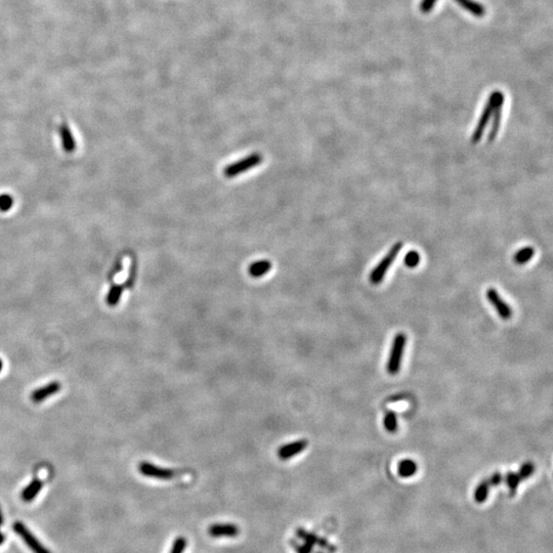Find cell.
<instances>
[{
  "mask_svg": "<svg viewBox=\"0 0 553 553\" xmlns=\"http://www.w3.org/2000/svg\"><path fill=\"white\" fill-rule=\"evenodd\" d=\"M402 247H403L402 242L394 243L392 247L389 249V251L387 252V254L383 257V259L373 268V271L370 274V282L372 284H374V285H378L379 283H381L383 281L384 276L387 273V270L390 267L394 259H396L397 256L399 255V253L402 250Z\"/></svg>",
  "mask_w": 553,
  "mask_h": 553,
  "instance_id": "1",
  "label": "cell"
},
{
  "mask_svg": "<svg viewBox=\"0 0 553 553\" xmlns=\"http://www.w3.org/2000/svg\"><path fill=\"white\" fill-rule=\"evenodd\" d=\"M406 343H407V336L404 333H398L393 339L390 355L388 357L387 365H386L387 372L391 375L398 374L400 372Z\"/></svg>",
  "mask_w": 553,
  "mask_h": 553,
  "instance_id": "2",
  "label": "cell"
},
{
  "mask_svg": "<svg viewBox=\"0 0 553 553\" xmlns=\"http://www.w3.org/2000/svg\"><path fill=\"white\" fill-rule=\"evenodd\" d=\"M496 94L497 91L492 92L490 94V97L484 107V110L482 112V115L478 121V124L476 126V129L473 131L472 135H471V139H470V143L473 145H477L478 143H480L483 134L487 128L488 123L490 121V119L492 118V114H493V111H494V107H495V102H496Z\"/></svg>",
  "mask_w": 553,
  "mask_h": 553,
  "instance_id": "3",
  "label": "cell"
},
{
  "mask_svg": "<svg viewBox=\"0 0 553 553\" xmlns=\"http://www.w3.org/2000/svg\"><path fill=\"white\" fill-rule=\"evenodd\" d=\"M261 162H262L261 154L258 153L251 154L248 157H246L245 159H242L238 162L232 163L231 165L227 166L224 169V173L227 178H235L237 176L241 175V173H244L245 171L259 165Z\"/></svg>",
  "mask_w": 553,
  "mask_h": 553,
  "instance_id": "4",
  "label": "cell"
},
{
  "mask_svg": "<svg viewBox=\"0 0 553 553\" xmlns=\"http://www.w3.org/2000/svg\"><path fill=\"white\" fill-rule=\"evenodd\" d=\"M138 470L145 477L161 481H169L176 477L175 470L159 467L149 462H141L138 466Z\"/></svg>",
  "mask_w": 553,
  "mask_h": 553,
  "instance_id": "5",
  "label": "cell"
},
{
  "mask_svg": "<svg viewBox=\"0 0 553 553\" xmlns=\"http://www.w3.org/2000/svg\"><path fill=\"white\" fill-rule=\"evenodd\" d=\"M13 530L24 540L26 545L32 550L33 553H51L35 538L33 534L24 526V524L15 523L13 525Z\"/></svg>",
  "mask_w": 553,
  "mask_h": 553,
  "instance_id": "6",
  "label": "cell"
},
{
  "mask_svg": "<svg viewBox=\"0 0 553 553\" xmlns=\"http://www.w3.org/2000/svg\"><path fill=\"white\" fill-rule=\"evenodd\" d=\"M503 104H504V94L501 91L497 90L495 107H494V111H493V114H492V118H493L492 126H491V129H490V131H489V134H488V141H489V143H493V141L496 139V137L498 135V131H499L500 124H501Z\"/></svg>",
  "mask_w": 553,
  "mask_h": 553,
  "instance_id": "7",
  "label": "cell"
},
{
  "mask_svg": "<svg viewBox=\"0 0 553 553\" xmlns=\"http://www.w3.org/2000/svg\"><path fill=\"white\" fill-rule=\"evenodd\" d=\"M487 298L491 305L495 307V309L497 310L498 314L503 320H508L511 318L512 315V310L510 308V307L504 302V300L501 298L500 294L498 293V291L494 288H490L487 290L486 292Z\"/></svg>",
  "mask_w": 553,
  "mask_h": 553,
  "instance_id": "8",
  "label": "cell"
},
{
  "mask_svg": "<svg viewBox=\"0 0 553 553\" xmlns=\"http://www.w3.org/2000/svg\"><path fill=\"white\" fill-rule=\"evenodd\" d=\"M307 446H308V441L307 439L295 440L293 442H290V444L280 447L278 451V456L281 460H288L290 458L304 452Z\"/></svg>",
  "mask_w": 553,
  "mask_h": 553,
  "instance_id": "9",
  "label": "cell"
},
{
  "mask_svg": "<svg viewBox=\"0 0 553 553\" xmlns=\"http://www.w3.org/2000/svg\"><path fill=\"white\" fill-rule=\"evenodd\" d=\"M240 530L236 525L233 524H214L208 529V534L213 538H234L239 535Z\"/></svg>",
  "mask_w": 553,
  "mask_h": 553,
  "instance_id": "10",
  "label": "cell"
},
{
  "mask_svg": "<svg viewBox=\"0 0 553 553\" xmlns=\"http://www.w3.org/2000/svg\"><path fill=\"white\" fill-rule=\"evenodd\" d=\"M60 390H61V384L57 381H54L38 389H35L32 392V394H31V399H32L34 403H41L47 398H50L54 396V394L58 393Z\"/></svg>",
  "mask_w": 553,
  "mask_h": 553,
  "instance_id": "11",
  "label": "cell"
},
{
  "mask_svg": "<svg viewBox=\"0 0 553 553\" xmlns=\"http://www.w3.org/2000/svg\"><path fill=\"white\" fill-rule=\"evenodd\" d=\"M297 536L299 538H302L303 540H305V542L310 543L312 545H319L320 547L327 549L330 552H336V547L334 545H331L329 544V542L326 539L320 538L317 535L311 534V533H307V531H305L304 529H299L297 530Z\"/></svg>",
  "mask_w": 553,
  "mask_h": 553,
  "instance_id": "12",
  "label": "cell"
},
{
  "mask_svg": "<svg viewBox=\"0 0 553 553\" xmlns=\"http://www.w3.org/2000/svg\"><path fill=\"white\" fill-rule=\"evenodd\" d=\"M455 2L477 18H483L487 12L485 6L475 0H455Z\"/></svg>",
  "mask_w": 553,
  "mask_h": 553,
  "instance_id": "13",
  "label": "cell"
},
{
  "mask_svg": "<svg viewBox=\"0 0 553 553\" xmlns=\"http://www.w3.org/2000/svg\"><path fill=\"white\" fill-rule=\"evenodd\" d=\"M271 268L272 263L270 260H259L249 266V274L254 278H259L270 272Z\"/></svg>",
  "mask_w": 553,
  "mask_h": 553,
  "instance_id": "14",
  "label": "cell"
},
{
  "mask_svg": "<svg viewBox=\"0 0 553 553\" xmlns=\"http://www.w3.org/2000/svg\"><path fill=\"white\" fill-rule=\"evenodd\" d=\"M42 482L39 480H34L32 483L29 484L25 490L22 493V498L25 502H31L32 501L41 491L42 489Z\"/></svg>",
  "mask_w": 553,
  "mask_h": 553,
  "instance_id": "15",
  "label": "cell"
},
{
  "mask_svg": "<svg viewBox=\"0 0 553 553\" xmlns=\"http://www.w3.org/2000/svg\"><path fill=\"white\" fill-rule=\"evenodd\" d=\"M398 472L402 478H411L417 472V464L411 459L402 460L398 465Z\"/></svg>",
  "mask_w": 553,
  "mask_h": 553,
  "instance_id": "16",
  "label": "cell"
},
{
  "mask_svg": "<svg viewBox=\"0 0 553 553\" xmlns=\"http://www.w3.org/2000/svg\"><path fill=\"white\" fill-rule=\"evenodd\" d=\"M534 254H535V249L533 247L529 246V247H525L523 249L518 250L515 253L513 259H514L515 263H517V264H525L529 260L532 259Z\"/></svg>",
  "mask_w": 553,
  "mask_h": 553,
  "instance_id": "17",
  "label": "cell"
},
{
  "mask_svg": "<svg viewBox=\"0 0 553 553\" xmlns=\"http://www.w3.org/2000/svg\"><path fill=\"white\" fill-rule=\"evenodd\" d=\"M490 487H491V486H490L488 480H485V481L481 482V483L478 485V487H477V489H476V491H475V500H476L478 503H484V502H486V500H487L488 497H489Z\"/></svg>",
  "mask_w": 553,
  "mask_h": 553,
  "instance_id": "18",
  "label": "cell"
},
{
  "mask_svg": "<svg viewBox=\"0 0 553 553\" xmlns=\"http://www.w3.org/2000/svg\"><path fill=\"white\" fill-rule=\"evenodd\" d=\"M123 289L124 288L122 285H114L112 288H111L107 297V303L109 306L115 307L118 304V302L121 298Z\"/></svg>",
  "mask_w": 553,
  "mask_h": 553,
  "instance_id": "19",
  "label": "cell"
},
{
  "mask_svg": "<svg viewBox=\"0 0 553 553\" xmlns=\"http://www.w3.org/2000/svg\"><path fill=\"white\" fill-rule=\"evenodd\" d=\"M61 135L62 136V144L67 151H73L74 149V140L72 134L66 125H62L61 127Z\"/></svg>",
  "mask_w": 553,
  "mask_h": 553,
  "instance_id": "20",
  "label": "cell"
},
{
  "mask_svg": "<svg viewBox=\"0 0 553 553\" xmlns=\"http://www.w3.org/2000/svg\"><path fill=\"white\" fill-rule=\"evenodd\" d=\"M384 428L388 432H396L398 430V418L394 412H388L384 417Z\"/></svg>",
  "mask_w": 553,
  "mask_h": 553,
  "instance_id": "21",
  "label": "cell"
},
{
  "mask_svg": "<svg viewBox=\"0 0 553 553\" xmlns=\"http://www.w3.org/2000/svg\"><path fill=\"white\" fill-rule=\"evenodd\" d=\"M520 482H521V480L518 476V473H515V472H508L507 473V475H506V484L509 488V491H510L511 495L515 494Z\"/></svg>",
  "mask_w": 553,
  "mask_h": 553,
  "instance_id": "22",
  "label": "cell"
},
{
  "mask_svg": "<svg viewBox=\"0 0 553 553\" xmlns=\"http://www.w3.org/2000/svg\"><path fill=\"white\" fill-rule=\"evenodd\" d=\"M534 471H535V465H534L533 462L529 461V462H526V463L521 465V467H520V469L517 473H518L520 480L524 481V480H527V479L531 478L532 475L534 473Z\"/></svg>",
  "mask_w": 553,
  "mask_h": 553,
  "instance_id": "23",
  "label": "cell"
},
{
  "mask_svg": "<svg viewBox=\"0 0 553 553\" xmlns=\"http://www.w3.org/2000/svg\"><path fill=\"white\" fill-rule=\"evenodd\" d=\"M405 264L409 267H415L420 261V255L417 251H409L404 258Z\"/></svg>",
  "mask_w": 553,
  "mask_h": 553,
  "instance_id": "24",
  "label": "cell"
},
{
  "mask_svg": "<svg viewBox=\"0 0 553 553\" xmlns=\"http://www.w3.org/2000/svg\"><path fill=\"white\" fill-rule=\"evenodd\" d=\"M186 547V539L184 537H179L176 539L175 543L172 545L170 553H184Z\"/></svg>",
  "mask_w": 553,
  "mask_h": 553,
  "instance_id": "25",
  "label": "cell"
},
{
  "mask_svg": "<svg viewBox=\"0 0 553 553\" xmlns=\"http://www.w3.org/2000/svg\"><path fill=\"white\" fill-rule=\"evenodd\" d=\"M437 0H421L419 8L420 11L423 13H429L433 9V6L435 5Z\"/></svg>",
  "mask_w": 553,
  "mask_h": 553,
  "instance_id": "26",
  "label": "cell"
},
{
  "mask_svg": "<svg viewBox=\"0 0 553 553\" xmlns=\"http://www.w3.org/2000/svg\"><path fill=\"white\" fill-rule=\"evenodd\" d=\"M12 203L13 200L10 196L8 195H1L0 196V209L6 211L8 210L11 206H12Z\"/></svg>",
  "mask_w": 553,
  "mask_h": 553,
  "instance_id": "27",
  "label": "cell"
},
{
  "mask_svg": "<svg viewBox=\"0 0 553 553\" xmlns=\"http://www.w3.org/2000/svg\"><path fill=\"white\" fill-rule=\"evenodd\" d=\"M502 481H503V477H502L501 473L500 472H495L494 475L491 478H490L489 484L491 487H498L502 484Z\"/></svg>",
  "mask_w": 553,
  "mask_h": 553,
  "instance_id": "28",
  "label": "cell"
},
{
  "mask_svg": "<svg viewBox=\"0 0 553 553\" xmlns=\"http://www.w3.org/2000/svg\"><path fill=\"white\" fill-rule=\"evenodd\" d=\"M312 547H313L312 544L307 543V542H305V544H304L303 546H300V547L297 549V552H298V553H311Z\"/></svg>",
  "mask_w": 553,
  "mask_h": 553,
  "instance_id": "29",
  "label": "cell"
},
{
  "mask_svg": "<svg viewBox=\"0 0 553 553\" xmlns=\"http://www.w3.org/2000/svg\"><path fill=\"white\" fill-rule=\"evenodd\" d=\"M1 523H2V517H1V513H0V525H1ZM3 540H4L3 536H2L1 534H0V544H1V543L3 542Z\"/></svg>",
  "mask_w": 553,
  "mask_h": 553,
  "instance_id": "30",
  "label": "cell"
},
{
  "mask_svg": "<svg viewBox=\"0 0 553 553\" xmlns=\"http://www.w3.org/2000/svg\"><path fill=\"white\" fill-rule=\"evenodd\" d=\"M2 367H3V363H2L1 359H0V372H1V370H2Z\"/></svg>",
  "mask_w": 553,
  "mask_h": 553,
  "instance_id": "31",
  "label": "cell"
},
{
  "mask_svg": "<svg viewBox=\"0 0 553 553\" xmlns=\"http://www.w3.org/2000/svg\"><path fill=\"white\" fill-rule=\"evenodd\" d=\"M315 553H324V552H321V551H318V552H315Z\"/></svg>",
  "mask_w": 553,
  "mask_h": 553,
  "instance_id": "32",
  "label": "cell"
}]
</instances>
